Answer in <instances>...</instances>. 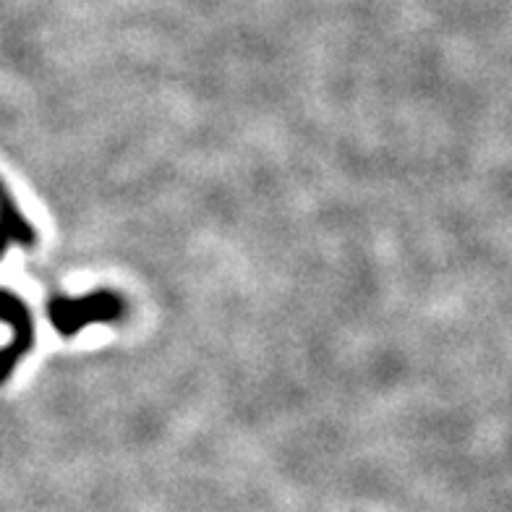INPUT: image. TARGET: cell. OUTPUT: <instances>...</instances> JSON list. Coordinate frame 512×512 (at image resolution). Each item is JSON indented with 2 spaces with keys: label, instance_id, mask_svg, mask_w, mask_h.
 I'll return each mask as SVG.
<instances>
[{
  "label": "cell",
  "instance_id": "6da1fadb",
  "mask_svg": "<svg viewBox=\"0 0 512 512\" xmlns=\"http://www.w3.org/2000/svg\"><path fill=\"white\" fill-rule=\"evenodd\" d=\"M126 298L115 290H89L84 296H55L48 304V319L61 337H74L92 324H113L126 317Z\"/></svg>",
  "mask_w": 512,
  "mask_h": 512
},
{
  "label": "cell",
  "instance_id": "7a4b0ae2",
  "mask_svg": "<svg viewBox=\"0 0 512 512\" xmlns=\"http://www.w3.org/2000/svg\"><path fill=\"white\" fill-rule=\"evenodd\" d=\"M0 322L11 327V343L0 348V384H3L37 343V324L24 298L6 288H0Z\"/></svg>",
  "mask_w": 512,
  "mask_h": 512
},
{
  "label": "cell",
  "instance_id": "3957f363",
  "mask_svg": "<svg viewBox=\"0 0 512 512\" xmlns=\"http://www.w3.org/2000/svg\"><path fill=\"white\" fill-rule=\"evenodd\" d=\"M0 223L6 228L8 241L16 243V246H24V249H32L37 246V230L29 223L27 217L21 215L19 204H16L14 194H8V189L0 181Z\"/></svg>",
  "mask_w": 512,
  "mask_h": 512
}]
</instances>
